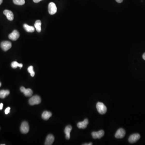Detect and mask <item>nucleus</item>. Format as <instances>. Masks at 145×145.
Wrapping results in <instances>:
<instances>
[{
	"mask_svg": "<svg viewBox=\"0 0 145 145\" xmlns=\"http://www.w3.org/2000/svg\"><path fill=\"white\" fill-rule=\"evenodd\" d=\"M96 108L98 111L101 114H104L106 112V107L102 102H98L97 103Z\"/></svg>",
	"mask_w": 145,
	"mask_h": 145,
	"instance_id": "obj_1",
	"label": "nucleus"
},
{
	"mask_svg": "<svg viewBox=\"0 0 145 145\" xmlns=\"http://www.w3.org/2000/svg\"><path fill=\"white\" fill-rule=\"evenodd\" d=\"M41 102V98L40 97L37 95L33 96L30 98L29 101V104L31 105H34L40 104Z\"/></svg>",
	"mask_w": 145,
	"mask_h": 145,
	"instance_id": "obj_2",
	"label": "nucleus"
},
{
	"mask_svg": "<svg viewBox=\"0 0 145 145\" xmlns=\"http://www.w3.org/2000/svg\"><path fill=\"white\" fill-rule=\"evenodd\" d=\"M48 12L50 15H54L57 12V7L55 3L51 2L48 5Z\"/></svg>",
	"mask_w": 145,
	"mask_h": 145,
	"instance_id": "obj_3",
	"label": "nucleus"
},
{
	"mask_svg": "<svg viewBox=\"0 0 145 145\" xmlns=\"http://www.w3.org/2000/svg\"><path fill=\"white\" fill-rule=\"evenodd\" d=\"M29 126L28 123L26 121H24L21 123L20 127V131L22 133L26 134L29 131Z\"/></svg>",
	"mask_w": 145,
	"mask_h": 145,
	"instance_id": "obj_4",
	"label": "nucleus"
},
{
	"mask_svg": "<svg viewBox=\"0 0 145 145\" xmlns=\"http://www.w3.org/2000/svg\"><path fill=\"white\" fill-rule=\"evenodd\" d=\"M1 47L3 50L4 51H6L11 48L12 44L9 41H3L1 42Z\"/></svg>",
	"mask_w": 145,
	"mask_h": 145,
	"instance_id": "obj_5",
	"label": "nucleus"
},
{
	"mask_svg": "<svg viewBox=\"0 0 145 145\" xmlns=\"http://www.w3.org/2000/svg\"><path fill=\"white\" fill-rule=\"evenodd\" d=\"M104 135V131H99L98 132H94L91 133V135L93 139H101Z\"/></svg>",
	"mask_w": 145,
	"mask_h": 145,
	"instance_id": "obj_6",
	"label": "nucleus"
},
{
	"mask_svg": "<svg viewBox=\"0 0 145 145\" xmlns=\"http://www.w3.org/2000/svg\"><path fill=\"white\" fill-rule=\"evenodd\" d=\"M140 138V135L138 133H134L131 135L129 138V142L130 143H134L138 141Z\"/></svg>",
	"mask_w": 145,
	"mask_h": 145,
	"instance_id": "obj_7",
	"label": "nucleus"
},
{
	"mask_svg": "<svg viewBox=\"0 0 145 145\" xmlns=\"http://www.w3.org/2000/svg\"><path fill=\"white\" fill-rule=\"evenodd\" d=\"M126 132L125 131L123 128H120L117 131L115 134V137L117 139H121L125 136Z\"/></svg>",
	"mask_w": 145,
	"mask_h": 145,
	"instance_id": "obj_8",
	"label": "nucleus"
},
{
	"mask_svg": "<svg viewBox=\"0 0 145 145\" xmlns=\"http://www.w3.org/2000/svg\"><path fill=\"white\" fill-rule=\"evenodd\" d=\"M19 36L20 35L19 32L17 30H14L11 34L9 35V38L11 40L16 41L19 38Z\"/></svg>",
	"mask_w": 145,
	"mask_h": 145,
	"instance_id": "obj_9",
	"label": "nucleus"
},
{
	"mask_svg": "<svg viewBox=\"0 0 145 145\" xmlns=\"http://www.w3.org/2000/svg\"><path fill=\"white\" fill-rule=\"evenodd\" d=\"M20 91L26 96L30 97L33 94V91L30 88L26 89L24 87H21L20 88Z\"/></svg>",
	"mask_w": 145,
	"mask_h": 145,
	"instance_id": "obj_10",
	"label": "nucleus"
},
{
	"mask_svg": "<svg viewBox=\"0 0 145 145\" xmlns=\"http://www.w3.org/2000/svg\"><path fill=\"white\" fill-rule=\"evenodd\" d=\"M3 13L6 16V18L9 21H12L14 19L13 14L10 10H5L3 11Z\"/></svg>",
	"mask_w": 145,
	"mask_h": 145,
	"instance_id": "obj_11",
	"label": "nucleus"
},
{
	"mask_svg": "<svg viewBox=\"0 0 145 145\" xmlns=\"http://www.w3.org/2000/svg\"><path fill=\"white\" fill-rule=\"evenodd\" d=\"M88 120L86 119L83 121L79 122L77 124V126L79 129H84L87 127V125L88 124Z\"/></svg>",
	"mask_w": 145,
	"mask_h": 145,
	"instance_id": "obj_12",
	"label": "nucleus"
},
{
	"mask_svg": "<svg viewBox=\"0 0 145 145\" xmlns=\"http://www.w3.org/2000/svg\"><path fill=\"white\" fill-rule=\"evenodd\" d=\"M55 140V138L54 136L51 134H50L48 135L46 138V141L45 142V145H52Z\"/></svg>",
	"mask_w": 145,
	"mask_h": 145,
	"instance_id": "obj_13",
	"label": "nucleus"
},
{
	"mask_svg": "<svg viewBox=\"0 0 145 145\" xmlns=\"http://www.w3.org/2000/svg\"><path fill=\"white\" fill-rule=\"evenodd\" d=\"M72 129V127L71 125H68L65 128L64 132L65 134V138L67 140H69L70 138V132Z\"/></svg>",
	"mask_w": 145,
	"mask_h": 145,
	"instance_id": "obj_14",
	"label": "nucleus"
},
{
	"mask_svg": "<svg viewBox=\"0 0 145 145\" xmlns=\"http://www.w3.org/2000/svg\"><path fill=\"white\" fill-rule=\"evenodd\" d=\"M52 115V114L51 112L47 111H45L42 113V117L43 119L45 120H47L50 118Z\"/></svg>",
	"mask_w": 145,
	"mask_h": 145,
	"instance_id": "obj_15",
	"label": "nucleus"
},
{
	"mask_svg": "<svg viewBox=\"0 0 145 145\" xmlns=\"http://www.w3.org/2000/svg\"><path fill=\"white\" fill-rule=\"evenodd\" d=\"M24 29L28 32H33L35 31V28L34 27L29 26L27 24H24Z\"/></svg>",
	"mask_w": 145,
	"mask_h": 145,
	"instance_id": "obj_16",
	"label": "nucleus"
},
{
	"mask_svg": "<svg viewBox=\"0 0 145 145\" xmlns=\"http://www.w3.org/2000/svg\"><path fill=\"white\" fill-rule=\"evenodd\" d=\"M10 94V91L8 90H2L0 91V98H4L8 96Z\"/></svg>",
	"mask_w": 145,
	"mask_h": 145,
	"instance_id": "obj_17",
	"label": "nucleus"
},
{
	"mask_svg": "<svg viewBox=\"0 0 145 145\" xmlns=\"http://www.w3.org/2000/svg\"><path fill=\"white\" fill-rule=\"evenodd\" d=\"M41 21L40 20H37L35 22L34 26L36 28V30L38 32H40L41 31Z\"/></svg>",
	"mask_w": 145,
	"mask_h": 145,
	"instance_id": "obj_18",
	"label": "nucleus"
},
{
	"mask_svg": "<svg viewBox=\"0 0 145 145\" xmlns=\"http://www.w3.org/2000/svg\"><path fill=\"white\" fill-rule=\"evenodd\" d=\"M23 64L21 63H18L16 61H13L12 62L11 64V66L13 68H16L18 67H19L20 68H21L23 67Z\"/></svg>",
	"mask_w": 145,
	"mask_h": 145,
	"instance_id": "obj_19",
	"label": "nucleus"
},
{
	"mask_svg": "<svg viewBox=\"0 0 145 145\" xmlns=\"http://www.w3.org/2000/svg\"><path fill=\"white\" fill-rule=\"evenodd\" d=\"M14 3L18 5H22L25 4V0H13Z\"/></svg>",
	"mask_w": 145,
	"mask_h": 145,
	"instance_id": "obj_20",
	"label": "nucleus"
},
{
	"mask_svg": "<svg viewBox=\"0 0 145 145\" xmlns=\"http://www.w3.org/2000/svg\"><path fill=\"white\" fill-rule=\"evenodd\" d=\"M27 70L28 71L29 73H30L32 77H34V75H35V72L33 70V67L32 66H30L28 68Z\"/></svg>",
	"mask_w": 145,
	"mask_h": 145,
	"instance_id": "obj_21",
	"label": "nucleus"
},
{
	"mask_svg": "<svg viewBox=\"0 0 145 145\" xmlns=\"http://www.w3.org/2000/svg\"><path fill=\"white\" fill-rule=\"evenodd\" d=\"M10 107H7V108H6L5 110V114L7 115L8 114H9V112H10Z\"/></svg>",
	"mask_w": 145,
	"mask_h": 145,
	"instance_id": "obj_22",
	"label": "nucleus"
},
{
	"mask_svg": "<svg viewBox=\"0 0 145 145\" xmlns=\"http://www.w3.org/2000/svg\"><path fill=\"white\" fill-rule=\"evenodd\" d=\"M42 1V0H33V1L35 3H38L40 1Z\"/></svg>",
	"mask_w": 145,
	"mask_h": 145,
	"instance_id": "obj_23",
	"label": "nucleus"
},
{
	"mask_svg": "<svg viewBox=\"0 0 145 145\" xmlns=\"http://www.w3.org/2000/svg\"><path fill=\"white\" fill-rule=\"evenodd\" d=\"M3 103H1L0 104V110H2L3 108Z\"/></svg>",
	"mask_w": 145,
	"mask_h": 145,
	"instance_id": "obj_24",
	"label": "nucleus"
},
{
	"mask_svg": "<svg viewBox=\"0 0 145 145\" xmlns=\"http://www.w3.org/2000/svg\"><path fill=\"white\" fill-rule=\"evenodd\" d=\"M116 1H117V3H121L123 1V0H116Z\"/></svg>",
	"mask_w": 145,
	"mask_h": 145,
	"instance_id": "obj_25",
	"label": "nucleus"
},
{
	"mask_svg": "<svg viewBox=\"0 0 145 145\" xmlns=\"http://www.w3.org/2000/svg\"><path fill=\"white\" fill-rule=\"evenodd\" d=\"M83 145H92V143H89V144H87V143H85V144H83Z\"/></svg>",
	"mask_w": 145,
	"mask_h": 145,
	"instance_id": "obj_26",
	"label": "nucleus"
},
{
	"mask_svg": "<svg viewBox=\"0 0 145 145\" xmlns=\"http://www.w3.org/2000/svg\"><path fill=\"white\" fill-rule=\"evenodd\" d=\"M143 58L144 60H145V53H144L143 55Z\"/></svg>",
	"mask_w": 145,
	"mask_h": 145,
	"instance_id": "obj_27",
	"label": "nucleus"
},
{
	"mask_svg": "<svg viewBox=\"0 0 145 145\" xmlns=\"http://www.w3.org/2000/svg\"><path fill=\"white\" fill-rule=\"evenodd\" d=\"M3 0H0V5L2 4L3 3Z\"/></svg>",
	"mask_w": 145,
	"mask_h": 145,
	"instance_id": "obj_28",
	"label": "nucleus"
},
{
	"mask_svg": "<svg viewBox=\"0 0 145 145\" xmlns=\"http://www.w3.org/2000/svg\"><path fill=\"white\" fill-rule=\"evenodd\" d=\"M1 83L0 82V87H1Z\"/></svg>",
	"mask_w": 145,
	"mask_h": 145,
	"instance_id": "obj_29",
	"label": "nucleus"
}]
</instances>
